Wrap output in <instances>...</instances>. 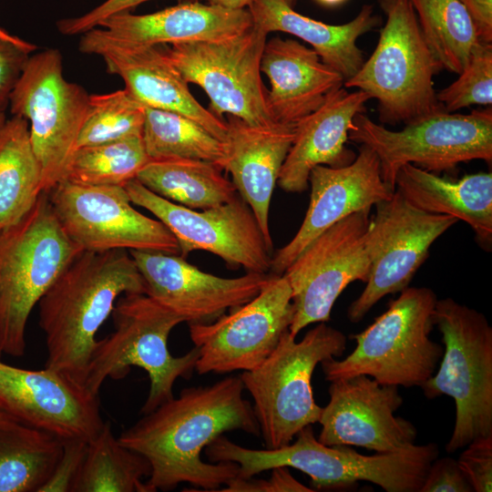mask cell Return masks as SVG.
<instances>
[{"instance_id": "cell-21", "label": "cell", "mask_w": 492, "mask_h": 492, "mask_svg": "<svg viewBox=\"0 0 492 492\" xmlns=\"http://www.w3.org/2000/svg\"><path fill=\"white\" fill-rule=\"evenodd\" d=\"M146 284V294L189 323H209L254 298L272 274L247 272L223 278L204 272L179 254L128 251Z\"/></svg>"}, {"instance_id": "cell-50", "label": "cell", "mask_w": 492, "mask_h": 492, "mask_svg": "<svg viewBox=\"0 0 492 492\" xmlns=\"http://www.w3.org/2000/svg\"><path fill=\"white\" fill-rule=\"evenodd\" d=\"M285 3H287L290 6H293V5L295 4L296 0H283Z\"/></svg>"}, {"instance_id": "cell-13", "label": "cell", "mask_w": 492, "mask_h": 492, "mask_svg": "<svg viewBox=\"0 0 492 492\" xmlns=\"http://www.w3.org/2000/svg\"><path fill=\"white\" fill-rule=\"evenodd\" d=\"M370 211L354 212L325 230L282 273L292 290V335L311 323L328 322L343 290L355 281H368Z\"/></svg>"}, {"instance_id": "cell-48", "label": "cell", "mask_w": 492, "mask_h": 492, "mask_svg": "<svg viewBox=\"0 0 492 492\" xmlns=\"http://www.w3.org/2000/svg\"><path fill=\"white\" fill-rule=\"evenodd\" d=\"M8 418H13V417L11 415H9L4 409H2L0 407V420H5V419H8Z\"/></svg>"}, {"instance_id": "cell-42", "label": "cell", "mask_w": 492, "mask_h": 492, "mask_svg": "<svg viewBox=\"0 0 492 492\" xmlns=\"http://www.w3.org/2000/svg\"><path fill=\"white\" fill-rule=\"evenodd\" d=\"M149 0H107L87 14L72 18H64L56 23L58 31L66 36L82 35L108 17L121 12H129L137 5ZM192 2L194 0H180Z\"/></svg>"}, {"instance_id": "cell-30", "label": "cell", "mask_w": 492, "mask_h": 492, "mask_svg": "<svg viewBox=\"0 0 492 492\" xmlns=\"http://www.w3.org/2000/svg\"><path fill=\"white\" fill-rule=\"evenodd\" d=\"M217 164L192 159L149 160L137 179L157 195L192 210H203L231 200L232 181Z\"/></svg>"}, {"instance_id": "cell-14", "label": "cell", "mask_w": 492, "mask_h": 492, "mask_svg": "<svg viewBox=\"0 0 492 492\" xmlns=\"http://www.w3.org/2000/svg\"><path fill=\"white\" fill-rule=\"evenodd\" d=\"M47 195L61 227L83 251L138 250L179 255L170 231L135 210L122 186L62 180Z\"/></svg>"}, {"instance_id": "cell-1", "label": "cell", "mask_w": 492, "mask_h": 492, "mask_svg": "<svg viewBox=\"0 0 492 492\" xmlns=\"http://www.w3.org/2000/svg\"><path fill=\"white\" fill-rule=\"evenodd\" d=\"M240 375L212 384L184 388L119 436V442L143 456L151 471L149 492L169 491L189 483L218 491L238 476L234 462H205L202 451L226 432L241 430L260 436L252 405L243 398Z\"/></svg>"}, {"instance_id": "cell-7", "label": "cell", "mask_w": 492, "mask_h": 492, "mask_svg": "<svg viewBox=\"0 0 492 492\" xmlns=\"http://www.w3.org/2000/svg\"><path fill=\"white\" fill-rule=\"evenodd\" d=\"M287 330L272 353L255 369L240 374L253 399V411L266 448L289 445L303 427L318 423L312 376L317 364L346 349L341 331L319 323L302 339Z\"/></svg>"}, {"instance_id": "cell-12", "label": "cell", "mask_w": 492, "mask_h": 492, "mask_svg": "<svg viewBox=\"0 0 492 492\" xmlns=\"http://www.w3.org/2000/svg\"><path fill=\"white\" fill-rule=\"evenodd\" d=\"M267 35L252 24L230 38L174 44L164 52L188 83L205 91L213 114L269 126L276 122L269 113L268 90L261 77Z\"/></svg>"}, {"instance_id": "cell-45", "label": "cell", "mask_w": 492, "mask_h": 492, "mask_svg": "<svg viewBox=\"0 0 492 492\" xmlns=\"http://www.w3.org/2000/svg\"><path fill=\"white\" fill-rule=\"evenodd\" d=\"M208 5L220 6L231 10L244 9L250 6L253 0H204Z\"/></svg>"}, {"instance_id": "cell-18", "label": "cell", "mask_w": 492, "mask_h": 492, "mask_svg": "<svg viewBox=\"0 0 492 492\" xmlns=\"http://www.w3.org/2000/svg\"><path fill=\"white\" fill-rule=\"evenodd\" d=\"M0 407L16 421L62 440L89 442L104 421L98 395L66 374L28 370L0 359Z\"/></svg>"}, {"instance_id": "cell-24", "label": "cell", "mask_w": 492, "mask_h": 492, "mask_svg": "<svg viewBox=\"0 0 492 492\" xmlns=\"http://www.w3.org/2000/svg\"><path fill=\"white\" fill-rule=\"evenodd\" d=\"M261 72L271 84L266 96L269 113L274 122L287 125H295L315 111L344 83L315 50L280 36L266 41Z\"/></svg>"}, {"instance_id": "cell-4", "label": "cell", "mask_w": 492, "mask_h": 492, "mask_svg": "<svg viewBox=\"0 0 492 492\" xmlns=\"http://www.w3.org/2000/svg\"><path fill=\"white\" fill-rule=\"evenodd\" d=\"M115 330L97 341L87 369L84 386L98 395L108 379L121 380L138 366L150 381L143 415L172 399L178 378L189 380L200 356L195 346L181 356L168 348L170 332L183 319L145 293H126L112 310Z\"/></svg>"}, {"instance_id": "cell-43", "label": "cell", "mask_w": 492, "mask_h": 492, "mask_svg": "<svg viewBox=\"0 0 492 492\" xmlns=\"http://www.w3.org/2000/svg\"><path fill=\"white\" fill-rule=\"evenodd\" d=\"M272 473L268 479H244L235 477L225 485L224 492H313L310 488L289 472L288 467L279 466L272 469Z\"/></svg>"}, {"instance_id": "cell-27", "label": "cell", "mask_w": 492, "mask_h": 492, "mask_svg": "<svg viewBox=\"0 0 492 492\" xmlns=\"http://www.w3.org/2000/svg\"><path fill=\"white\" fill-rule=\"evenodd\" d=\"M249 11L252 24L267 34L284 32L308 43L344 81L364 62L358 38L381 24L371 5H364L353 20L343 25H329L302 15L283 0H253Z\"/></svg>"}, {"instance_id": "cell-49", "label": "cell", "mask_w": 492, "mask_h": 492, "mask_svg": "<svg viewBox=\"0 0 492 492\" xmlns=\"http://www.w3.org/2000/svg\"><path fill=\"white\" fill-rule=\"evenodd\" d=\"M6 120L4 111H0V126Z\"/></svg>"}, {"instance_id": "cell-40", "label": "cell", "mask_w": 492, "mask_h": 492, "mask_svg": "<svg viewBox=\"0 0 492 492\" xmlns=\"http://www.w3.org/2000/svg\"><path fill=\"white\" fill-rule=\"evenodd\" d=\"M87 442L63 440V452L51 476L39 492H72L83 465Z\"/></svg>"}, {"instance_id": "cell-9", "label": "cell", "mask_w": 492, "mask_h": 492, "mask_svg": "<svg viewBox=\"0 0 492 492\" xmlns=\"http://www.w3.org/2000/svg\"><path fill=\"white\" fill-rule=\"evenodd\" d=\"M386 16L374 51L344 81L377 101L384 124H408L444 110L433 77L442 67L427 47L410 0H378Z\"/></svg>"}, {"instance_id": "cell-41", "label": "cell", "mask_w": 492, "mask_h": 492, "mask_svg": "<svg viewBox=\"0 0 492 492\" xmlns=\"http://www.w3.org/2000/svg\"><path fill=\"white\" fill-rule=\"evenodd\" d=\"M457 459L436 457L431 464L419 492H473Z\"/></svg>"}, {"instance_id": "cell-51", "label": "cell", "mask_w": 492, "mask_h": 492, "mask_svg": "<svg viewBox=\"0 0 492 492\" xmlns=\"http://www.w3.org/2000/svg\"><path fill=\"white\" fill-rule=\"evenodd\" d=\"M1 354H2L0 353V357H1Z\"/></svg>"}, {"instance_id": "cell-22", "label": "cell", "mask_w": 492, "mask_h": 492, "mask_svg": "<svg viewBox=\"0 0 492 492\" xmlns=\"http://www.w3.org/2000/svg\"><path fill=\"white\" fill-rule=\"evenodd\" d=\"M310 203L292 239L272 256L273 274H282L295 258L325 230L361 210L388 200L393 191L383 180L376 154L361 145L355 159L348 165L314 167L309 175Z\"/></svg>"}, {"instance_id": "cell-38", "label": "cell", "mask_w": 492, "mask_h": 492, "mask_svg": "<svg viewBox=\"0 0 492 492\" xmlns=\"http://www.w3.org/2000/svg\"><path fill=\"white\" fill-rule=\"evenodd\" d=\"M457 462L475 492L492 490V435L470 442Z\"/></svg>"}, {"instance_id": "cell-23", "label": "cell", "mask_w": 492, "mask_h": 492, "mask_svg": "<svg viewBox=\"0 0 492 492\" xmlns=\"http://www.w3.org/2000/svg\"><path fill=\"white\" fill-rule=\"evenodd\" d=\"M370 96L343 86L332 91L323 104L295 124V136L281 169L278 184L287 192L309 187L311 170L319 165L332 168L350 164L355 154L345 147L354 118L365 112Z\"/></svg>"}, {"instance_id": "cell-29", "label": "cell", "mask_w": 492, "mask_h": 492, "mask_svg": "<svg viewBox=\"0 0 492 492\" xmlns=\"http://www.w3.org/2000/svg\"><path fill=\"white\" fill-rule=\"evenodd\" d=\"M41 184L28 122L13 116L0 126V232L30 210L42 192Z\"/></svg>"}, {"instance_id": "cell-46", "label": "cell", "mask_w": 492, "mask_h": 492, "mask_svg": "<svg viewBox=\"0 0 492 492\" xmlns=\"http://www.w3.org/2000/svg\"><path fill=\"white\" fill-rule=\"evenodd\" d=\"M0 38L1 39H5V40H8V41H12V42H15V43H19V44H25L26 43L27 41L18 37V36H15L10 33H8L7 31L4 30L3 28L0 27Z\"/></svg>"}, {"instance_id": "cell-17", "label": "cell", "mask_w": 492, "mask_h": 492, "mask_svg": "<svg viewBox=\"0 0 492 492\" xmlns=\"http://www.w3.org/2000/svg\"><path fill=\"white\" fill-rule=\"evenodd\" d=\"M294 314L292 290L283 274L248 302L209 323H189L190 336L200 349L199 374L251 371L275 349Z\"/></svg>"}, {"instance_id": "cell-6", "label": "cell", "mask_w": 492, "mask_h": 492, "mask_svg": "<svg viewBox=\"0 0 492 492\" xmlns=\"http://www.w3.org/2000/svg\"><path fill=\"white\" fill-rule=\"evenodd\" d=\"M365 330L352 334L356 346L342 360L321 363L329 382L364 374L383 384L420 386L431 377L444 347L430 338L437 297L427 287H407Z\"/></svg>"}, {"instance_id": "cell-15", "label": "cell", "mask_w": 492, "mask_h": 492, "mask_svg": "<svg viewBox=\"0 0 492 492\" xmlns=\"http://www.w3.org/2000/svg\"><path fill=\"white\" fill-rule=\"evenodd\" d=\"M132 203L150 211L176 238L179 256L202 250L232 268L269 273L272 244L264 238L248 204L239 196L201 210L174 203L152 192L137 179L125 186Z\"/></svg>"}, {"instance_id": "cell-25", "label": "cell", "mask_w": 492, "mask_h": 492, "mask_svg": "<svg viewBox=\"0 0 492 492\" xmlns=\"http://www.w3.org/2000/svg\"><path fill=\"white\" fill-rule=\"evenodd\" d=\"M228 160L240 197L254 214L266 241L272 244L269 211L281 169L293 142L295 125L252 126L228 115Z\"/></svg>"}, {"instance_id": "cell-10", "label": "cell", "mask_w": 492, "mask_h": 492, "mask_svg": "<svg viewBox=\"0 0 492 492\" xmlns=\"http://www.w3.org/2000/svg\"><path fill=\"white\" fill-rule=\"evenodd\" d=\"M348 139L366 145L376 154L383 180L395 191L396 174L406 164L436 174L474 159L491 164L492 111L490 108L469 114L441 110L397 131L359 113Z\"/></svg>"}, {"instance_id": "cell-37", "label": "cell", "mask_w": 492, "mask_h": 492, "mask_svg": "<svg viewBox=\"0 0 492 492\" xmlns=\"http://www.w3.org/2000/svg\"><path fill=\"white\" fill-rule=\"evenodd\" d=\"M456 80L436 97L446 112L492 103V44L481 43Z\"/></svg>"}, {"instance_id": "cell-44", "label": "cell", "mask_w": 492, "mask_h": 492, "mask_svg": "<svg viewBox=\"0 0 492 492\" xmlns=\"http://www.w3.org/2000/svg\"><path fill=\"white\" fill-rule=\"evenodd\" d=\"M474 23L482 43L492 44V0H459Z\"/></svg>"}, {"instance_id": "cell-39", "label": "cell", "mask_w": 492, "mask_h": 492, "mask_svg": "<svg viewBox=\"0 0 492 492\" xmlns=\"http://www.w3.org/2000/svg\"><path fill=\"white\" fill-rule=\"evenodd\" d=\"M36 46L30 42L19 44L0 38V111L9 104L12 91L17 84L30 54Z\"/></svg>"}, {"instance_id": "cell-5", "label": "cell", "mask_w": 492, "mask_h": 492, "mask_svg": "<svg viewBox=\"0 0 492 492\" xmlns=\"http://www.w3.org/2000/svg\"><path fill=\"white\" fill-rule=\"evenodd\" d=\"M83 250L61 227L47 192L0 232V353L26 352L28 317L68 263Z\"/></svg>"}, {"instance_id": "cell-36", "label": "cell", "mask_w": 492, "mask_h": 492, "mask_svg": "<svg viewBox=\"0 0 492 492\" xmlns=\"http://www.w3.org/2000/svg\"><path fill=\"white\" fill-rule=\"evenodd\" d=\"M145 108L126 88L90 95L77 149L142 136Z\"/></svg>"}, {"instance_id": "cell-8", "label": "cell", "mask_w": 492, "mask_h": 492, "mask_svg": "<svg viewBox=\"0 0 492 492\" xmlns=\"http://www.w3.org/2000/svg\"><path fill=\"white\" fill-rule=\"evenodd\" d=\"M435 326L445 345L435 374L419 387L428 399L452 397L456 421L447 453L492 435V327L486 316L452 298L437 299Z\"/></svg>"}, {"instance_id": "cell-35", "label": "cell", "mask_w": 492, "mask_h": 492, "mask_svg": "<svg viewBox=\"0 0 492 492\" xmlns=\"http://www.w3.org/2000/svg\"><path fill=\"white\" fill-rule=\"evenodd\" d=\"M149 160L142 136L82 147L73 153L63 180L80 185L124 187L137 178Z\"/></svg>"}, {"instance_id": "cell-11", "label": "cell", "mask_w": 492, "mask_h": 492, "mask_svg": "<svg viewBox=\"0 0 492 492\" xmlns=\"http://www.w3.org/2000/svg\"><path fill=\"white\" fill-rule=\"evenodd\" d=\"M89 96L83 87L65 78L57 49L29 56L8 106L13 116L28 122L42 170V192H48L65 178L87 118Z\"/></svg>"}, {"instance_id": "cell-3", "label": "cell", "mask_w": 492, "mask_h": 492, "mask_svg": "<svg viewBox=\"0 0 492 492\" xmlns=\"http://www.w3.org/2000/svg\"><path fill=\"white\" fill-rule=\"evenodd\" d=\"M293 443L274 449L243 447L220 436L205 449L210 462H234L237 477L250 478L274 467H292L311 478L313 489L350 487L359 481L386 492H419L432 462L438 457L436 443L412 445L393 453L364 456L350 446H326L314 436L312 425L295 436Z\"/></svg>"}, {"instance_id": "cell-26", "label": "cell", "mask_w": 492, "mask_h": 492, "mask_svg": "<svg viewBox=\"0 0 492 492\" xmlns=\"http://www.w3.org/2000/svg\"><path fill=\"white\" fill-rule=\"evenodd\" d=\"M251 26L249 10H231L195 1L147 15L121 12L98 25L116 38L146 46L222 40Z\"/></svg>"}, {"instance_id": "cell-16", "label": "cell", "mask_w": 492, "mask_h": 492, "mask_svg": "<svg viewBox=\"0 0 492 492\" xmlns=\"http://www.w3.org/2000/svg\"><path fill=\"white\" fill-rule=\"evenodd\" d=\"M374 207L368 231L370 274L364 291L348 307L352 323H359L385 295L407 288L434 241L458 221L417 209L397 190Z\"/></svg>"}, {"instance_id": "cell-20", "label": "cell", "mask_w": 492, "mask_h": 492, "mask_svg": "<svg viewBox=\"0 0 492 492\" xmlns=\"http://www.w3.org/2000/svg\"><path fill=\"white\" fill-rule=\"evenodd\" d=\"M79 50L99 56L107 71L119 76L125 88L145 107L183 115L227 142V121L197 101L189 83L158 46L128 43L95 27L82 34Z\"/></svg>"}, {"instance_id": "cell-33", "label": "cell", "mask_w": 492, "mask_h": 492, "mask_svg": "<svg viewBox=\"0 0 492 492\" xmlns=\"http://www.w3.org/2000/svg\"><path fill=\"white\" fill-rule=\"evenodd\" d=\"M423 38L443 69L459 74L482 43L459 0H410Z\"/></svg>"}, {"instance_id": "cell-19", "label": "cell", "mask_w": 492, "mask_h": 492, "mask_svg": "<svg viewBox=\"0 0 492 492\" xmlns=\"http://www.w3.org/2000/svg\"><path fill=\"white\" fill-rule=\"evenodd\" d=\"M329 403L322 407L318 440L326 446H354L379 454L415 444V426L395 415L403 404L398 386L360 374L331 382Z\"/></svg>"}, {"instance_id": "cell-31", "label": "cell", "mask_w": 492, "mask_h": 492, "mask_svg": "<svg viewBox=\"0 0 492 492\" xmlns=\"http://www.w3.org/2000/svg\"><path fill=\"white\" fill-rule=\"evenodd\" d=\"M63 452V440L14 418L0 420V492H39Z\"/></svg>"}, {"instance_id": "cell-32", "label": "cell", "mask_w": 492, "mask_h": 492, "mask_svg": "<svg viewBox=\"0 0 492 492\" xmlns=\"http://www.w3.org/2000/svg\"><path fill=\"white\" fill-rule=\"evenodd\" d=\"M151 471L149 461L123 446L109 422L89 442L72 492H149L142 478Z\"/></svg>"}, {"instance_id": "cell-2", "label": "cell", "mask_w": 492, "mask_h": 492, "mask_svg": "<svg viewBox=\"0 0 492 492\" xmlns=\"http://www.w3.org/2000/svg\"><path fill=\"white\" fill-rule=\"evenodd\" d=\"M126 293L146 284L126 250L77 254L38 302L47 351L45 368L84 384L96 333Z\"/></svg>"}, {"instance_id": "cell-28", "label": "cell", "mask_w": 492, "mask_h": 492, "mask_svg": "<svg viewBox=\"0 0 492 492\" xmlns=\"http://www.w3.org/2000/svg\"><path fill=\"white\" fill-rule=\"evenodd\" d=\"M395 190L421 210L466 222L479 246L491 250V172L468 174L454 180L406 164L396 174Z\"/></svg>"}, {"instance_id": "cell-47", "label": "cell", "mask_w": 492, "mask_h": 492, "mask_svg": "<svg viewBox=\"0 0 492 492\" xmlns=\"http://www.w3.org/2000/svg\"><path fill=\"white\" fill-rule=\"evenodd\" d=\"M317 1L324 5L333 6V5L342 4L346 0H317Z\"/></svg>"}, {"instance_id": "cell-34", "label": "cell", "mask_w": 492, "mask_h": 492, "mask_svg": "<svg viewBox=\"0 0 492 492\" xmlns=\"http://www.w3.org/2000/svg\"><path fill=\"white\" fill-rule=\"evenodd\" d=\"M142 139L150 160L200 159L222 169L228 160L227 143L192 119L171 111L146 107Z\"/></svg>"}]
</instances>
